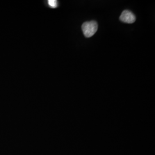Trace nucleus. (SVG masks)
<instances>
[{"label": "nucleus", "mask_w": 155, "mask_h": 155, "mask_svg": "<svg viewBox=\"0 0 155 155\" xmlns=\"http://www.w3.org/2000/svg\"><path fill=\"white\" fill-rule=\"evenodd\" d=\"M82 29L86 38H90L96 33L98 29V24L95 21L84 22L82 26Z\"/></svg>", "instance_id": "f257e3e1"}, {"label": "nucleus", "mask_w": 155, "mask_h": 155, "mask_svg": "<svg viewBox=\"0 0 155 155\" xmlns=\"http://www.w3.org/2000/svg\"><path fill=\"white\" fill-rule=\"evenodd\" d=\"M120 20L122 22L132 24L135 22L136 21V16L132 12L129 11H124L122 12V14L120 17Z\"/></svg>", "instance_id": "f03ea898"}, {"label": "nucleus", "mask_w": 155, "mask_h": 155, "mask_svg": "<svg viewBox=\"0 0 155 155\" xmlns=\"http://www.w3.org/2000/svg\"><path fill=\"white\" fill-rule=\"evenodd\" d=\"M48 4L51 8H55L58 7V2L56 0H49L48 1Z\"/></svg>", "instance_id": "7ed1b4c3"}]
</instances>
